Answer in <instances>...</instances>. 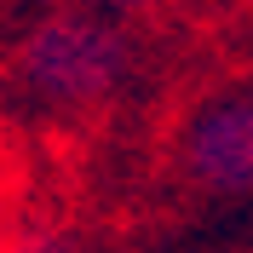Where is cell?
I'll return each instance as SVG.
<instances>
[{
	"label": "cell",
	"instance_id": "cell-4",
	"mask_svg": "<svg viewBox=\"0 0 253 253\" xmlns=\"http://www.w3.org/2000/svg\"><path fill=\"white\" fill-rule=\"evenodd\" d=\"M81 6H98V12L126 17V12H156V6H173V0H81Z\"/></svg>",
	"mask_w": 253,
	"mask_h": 253
},
{
	"label": "cell",
	"instance_id": "cell-3",
	"mask_svg": "<svg viewBox=\"0 0 253 253\" xmlns=\"http://www.w3.org/2000/svg\"><path fill=\"white\" fill-rule=\"evenodd\" d=\"M6 253H86L81 248V236L69 230V224H23V230H12V242H6Z\"/></svg>",
	"mask_w": 253,
	"mask_h": 253
},
{
	"label": "cell",
	"instance_id": "cell-2",
	"mask_svg": "<svg viewBox=\"0 0 253 253\" xmlns=\"http://www.w3.org/2000/svg\"><path fill=\"white\" fill-rule=\"evenodd\" d=\"M173 161L190 190L248 202L253 196V86L202 98L173 132Z\"/></svg>",
	"mask_w": 253,
	"mask_h": 253
},
{
	"label": "cell",
	"instance_id": "cell-1",
	"mask_svg": "<svg viewBox=\"0 0 253 253\" xmlns=\"http://www.w3.org/2000/svg\"><path fill=\"white\" fill-rule=\"evenodd\" d=\"M132 69H138L132 29L98 6H46L12 41L17 98L52 121L104 115L132 86Z\"/></svg>",
	"mask_w": 253,
	"mask_h": 253
}]
</instances>
